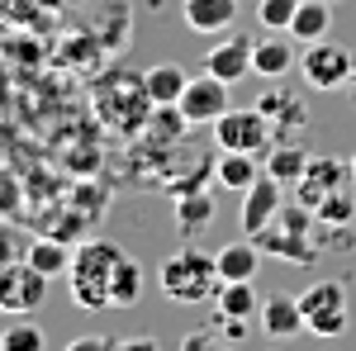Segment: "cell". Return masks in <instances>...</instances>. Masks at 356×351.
Listing matches in <instances>:
<instances>
[{"label":"cell","mask_w":356,"mask_h":351,"mask_svg":"<svg viewBox=\"0 0 356 351\" xmlns=\"http://www.w3.org/2000/svg\"><path fill=\"white\" fill-rule=\"evenodd\" d=\"M129 252L110 238H95V243H86L76 256H72V266H67V280H72V304L76 309H90V313H100V309H110V285H114V270L124 261Z\"/></svg>","instance_id":"6da1fadb"},{"label":"cell","mask_w":356,"mask_h":351,"mask_svg":"<svg viewBox=\"0 0 356 351\" xmlns=\"http://www.w3.org/2000/svg\"><path fill=\"white\" fill-rule=\"evenodd\" d=\"M157 285L171 304H200V299H214L219 295V261L200 247H181L171 252L162 266H157Z\"/></svg>","instance_id":"7a4b0ae2"},{"label":"cell","mask_w":356,"mask_h":351,"mask_svg":"<svg viewBox=\"0 0 356 351\" xmlns=\"http://www.w3.org/2000/svg\"><path fill=\"white\" fill-rule=\"evenodd\" d=\"M95 105L105 114V124L119 129V133H138L147 119H152V100H147V85H143V72L138 76H124V81H105Z\"/></svg>","instance_id":"3957f363"},{"label":"cell","mask_w":356,"mask_h":351,"mask_svg":"<svg viewBox=\"0 0 356 351\" xmlns=\"http://www.w3.org/2000/svg\"><path fill=\"white\" fill-rule=\"evenodd\" d=\"M300 309H304V327L314 337H337L352 323V299H347L342 280H314L300 295Z\"/></svg>","instance_id":"277c9868"},{"label":"cell","mask_w":356,"mask_h":351,"mask_svg":"<svg viewBox=\"0 0 356 351\" xmlns=\"http://www.w3.org/2000/svg\"><path fill=\"white\" fill-rule=\"evenodd\" d=\"M48 304V275L33 270L29 261H10L0 266V313L10 318H29Z\"/></svg>","instance_id":"5b68a950"},{"label":"cell","mask_w":356,"mask_h":351,"mask_svg":"<svg viewBox=\"0 0 356 351\" xmlns=\"http://www.w3.org/2000/svg\"><path fill=\"white\" fill-rule=\"evenodd\" d=\"M271 138H275L271 119L257 105L228 109L219 124H214V142H219L223 152H271Z\"/></svg>","instance_id":"8992f818"},{"label":"cell","mask_w":356,"mask_h":351,"mask_svg":"<svg viewBox=\"0 0 356 351\" xmlns=\"http://www.w3.org/2000/svg\"><path fill=\"white\" fill-rule=\"evenodd\" d=\"M300 76L309 90H342L352 81V53L332 38H318V43H304L300 57Z\"/></svg>","instance_id":"52a82bcc"},{"label":"cell","mask_w":356,"mask_h":351,"mask_svg":"<svg viewBox=\"0 0 356 351\" xmlns=\"http://www.w3.org/2000/svg\"><path fill=\"white\" fill-rule=\"evenodd\" d=\"M176 109L186 114V124H219L223 114L233 109V100H228V81L200 72V76H191V85L181 90Z\"/></svg>","instance_id":"ba28073f"},{"label":"cell","mask_w":356,"mask_h":351,"mask_svg":"<svg viewBox=\"0 0 356 351\" xmlns=\"http://www.w3.org/2000/svg\"><path fill=\"white\" fill-rule=\"evenodd\" d=\"M280 204H285L280 181L261 171V176H257V181L243 190V233H247V238H261L275 218H280Z\"/></svg>","instance_id":"9c48e42d"},{"label":"cell","mask_w":356,"mask_h":351,"mask_svg":"<svg viewBox=\"0 0 356 351\" xmlns=\"http://www.w3.org/2000/svg\"><path fill=\"white\" fill-rule=\"evenodd\" d=\"M352 186V162H337V157H309V171L300 181V204L304 209H318V199L332 190Z\"/></svg>","instance_id":"30bf717a"},{"label":"cell","mask_w":356,"mask_h":351,"mask_svg":"<svg viewBox=\"0 0 356 351\" xmlns=\"http://www.w3.org/2000/svg\"><path fill=\"white\" fill-rule=\"evenodd\" d=\"M214 309H219V323L228 327L233 337H243L247 318L261 313V299H257V290H252V280H223L219 295H214Z\"/></svg>","instance_id":"8fae6325"},{"label":"cell","mask_w":356,"mask_h":351,"mask_svg":"<svg viewBox=\"0 0 356 351\" xmlns=\"http://www.w3.org/2000/svg\"><path fill=\"white\" fill-rule=\"evenodd\" d=\"M261 327H266V337H275V342H290V337H300V332H309L304 327V309H300V295H266L261 299Z\"/></svg>","instance_id":"7c38bea8"},{"label":"cell","mask_w":356,"mask_h":351,"mask_svg":"<svg viewBox=\"0 0 356 351\" xmlns=\"http://www.w3.org/2000/svg\"><path fill=\"white\" fill-rule=\"evenodd\" d=\"M204 72L219 76V81H228V85H238L243 76H252V43H247L243 33L214 43V48L204 53Z\"/></svg>","instance_id":"4fadbf2b"},{"label":"cell","mask_w":356,"mask_h":351,"mask_svg":"<svg viewBox=\"0 0 356 351\" xmlns=\"http://www.w3.org/2000/svg\"><path fill=\"white\" fill-rule=\"evenodd\" d=\"M295 67H300V57H295V48H290V33H271V28H266V38L252 43V76L280 81V76L295 72Z\"/></svg>","instance_id":"5bb4252c"},{"label":"cell","mask_w":356,"mask_h":351,"mask_svg":"<svg viewBox=\"0 0 356 351\" xmlns=\"http://www.w3.org/2000/svg\"><path fill=\"white\" fill-rule=\"evenodd\" d=\"M252 243L261 247V252H275V256H285L290 266H314L318 261V247L309 243V233H290V228H280L271 223L261 238H252Z\"/></svg>","instance_id":"9a60e30c"},{"label":"cell","mask_w":356,"mask_h":351,"mask_svg":"<svg viewBox=\"0 0 356 351\" xmlns=\"http://www.w3.org/2000/svg\"><path fill=\"white\" fill-rule=\"evenodd\" d=\"M181 15H186V24L195 33H223L238 19V0H186Z\"/></svg>","instance_id":"2e32d148"},{"label":"cell","mask_w":356,"mask_h":351,"mask_svg":"<svg viewBox=\"0 0 356 351\" xmlns=\"http://www.w3.org/2000/svg\"><path fill=\"white\" fill-rule=\"evenodd\" d=\"M143 85H147V100H152V105H176L181 90L191 85V76H186V67H176V62H157V67L143 72Z\"/></svg>","instance_id":"e0dca14e"},{"label":"cell","mask_w":356,"mask_h":351,"mask_svg":"<svg viewBox=\"0 0 356 351\" xmlns=\"http://www.w3.org/2000/svg\"><path fill=\"white\" fill-rule=\"evenodd\" d=\"M257 109L271 119L275 133H300L304 124H309V114L300 109V100H295V95H285V90H275V85L261 95V100H257Z\"/></svg>","instance_id":"ac0fdd59"},{"label":"cell","mask_w":356,"mask_h":351,"mask_svg":"<svg viewBox=\"0 0 356 351\" xmlns=\"http://www.w3.org/2000/svg\"><path fill=\"white\" fill-rule=\"evenodd\" d=\"M328 28H332V0H300V10L290 19V38L318 43V38H328Z\"/></svg>","instance_id":"d6986e66"},{"label":"cell","mask_w":356,"mask_h":351,"mask_svg":"<svg viewBox=\"0 0 356 351\" xmlns=\"http://www.w3.org/2000/svg\"><path fill=\"white\" fill-rule=\"evenodd\" d=\"M304 171H309V147L300 142H275L266 152V176H275L280 186H300Z\"/></svg>","instance_id":"ffe728a7"},{"label":"cell","mask_w":356,"mask_h":351,"mask_svg":"<svg viewBox=\"0 0 356 351\" xmlns=\"http://www.w3.org/2000/svg\"><path fill=\"white\" fill-rule=\"evenodd\" d=\"M214 261H219V280H252L257 266H261V247L252 243H228L223 252H214Z\"/></svg>","instance_id":"44dd1931"},{"label":"cell","mask_w":356,"mask_h":351,"mask_svg":"<svg viewBox=\"0 0 356 351\" xmlns=\"http://www.w3.org/2000/svg\"><path fill=\"white\" fill-rule=\"evenodd\" d=\"M214 176H219L223 190H247L257 176H261V166H257V152H223L219 166H214Z\"/></svg>","instance_id":"7402d4cb"},{"label":"cell","mask_w":356,"mask_h":351,"mask_svg":"<svg viewBox=\"0 0 356 351\" xmlns=\"http://www.w3.org/2000/svg\"><path fill=\"white\" fill-rule=\"evenodd\" d=\"M209 218H214V199H209L204 190L181 195V204H176V223H181V233H186V238L204 233V228H209Z\"/></svg>","instance_id":"603a6c76"},{"label":"cell","mask_w":356,"mask_h":351,"mask_svg":"<svg viewBox=\"0 0 356 351\" xmlns=\"http://www.w3.org/2000/svg\"><path fill=\"white\" fill-rule=\"evenodd\" d=\"M138 295H143V270H138L134 256H124L119 270H114V285H110V309H134Z\"/></svg>","instance_id":"cb8c5ba5"},{"label":"cell","mask_w":356,"mask_h":351,"mask_svg":"<svg viewBox=\"0 0 356 351\" xmlns=\"http://www.w3.org/2000/svg\"><path fill=\"white\" fill-rule=\"evenodd\" d=\"M24 261H29L33 270H43L48 280H53V275H62V270L72 266V256H67V247L57 243V238H38V243H29Z\"/></svg>","instance_id":"d4e9b609"},{"label":"cell","mask_w":356,"mask_h":351,"mask_svg":"<svg viewBox=\"0 0 356 351\" xmlns=\"http://www.w3.org/2000/svg\"><path fill=\"white\" fill-rule=\"evenodd\" d=\"M356 204H352V190H332V195H323L318 199V209H314V218H318V228H342V223H352Z\"/></svg>","instance_id":"484cf974"},{"label":"cell","mask_w":356,"mask_h":351,"mask_svg":"<svg viewBox=\"0 0 356 351\" xmlns=\"http://www.w3.org/2000/svg\"><path fill=\"white\" fill-rule=\"evenodd\" d=\"M48 347V332L33 323H10L0 332V351H43Z\"/></svg>","instance_id":"4316f807"},{"label":"cell","mask_w":356,"mask_h":351,"mask_svg":"<svg viewBox=\"0 0 356 351\" xmlns=\"http://www.w3.org/2000/svg\"><path fill=\"white\" fill-rule=\"evenodd\" d=\"M295 10H300V0H261L257 5V19H261V28H271V33H290Z\"/></svg>","instance_id":"83f0119b"},{"label":"cell","mask_w":356,"mask_h":351,"mask_svg":"<svg viewBox=\"0 0 356 351\" xmlns=\"http://www.w3.org/2000/svg\"><path fill=\"white\" fill-rule=\"evenodd\" d=\"M181 351H233V347H228L223 337H214V332H186Z\"/></svg>","instance_id":"f1b7e54d"},{"label":"cell","mask_w":356,"mask_h":351,"mask_svg":"<svg viewBox=\"0 0 356 351\" xmlns=\"http://www.w3.org/2000/svg\"><path fill=\"white\" fill-rule=\"evenodd\" d=\"M67 351H119V342H114L110 332H86V337H76Z\"/></svg>","instance_id":"f546056e"},{"label":"cell","mask_w":356,"mask_h":351,"mask_svg":"<svg viewBox=\"0 0 356 351\" xmlns=\"http://www.w3.org/2000/svg\"><path fill=\"white\" fill-rule=\"evenodd\" d=\"M10 261H15V228L0 223V266H10Z\"/></svg>","instance_id":"4dcf8cb0"},{"label":"cell","mask_w":356,"mask_h":351,"mask_svg":"<svg viewBox=\"0 0 356 351\" xmlns=\"http://www.w3.org/2000/svg\"><path fill=\"white\" fill-rule=\"evenodd\" d=\"M119 351H157V337H147V332H138V337H124Z\"/></svg>","instance_id":"1f68e13d"},{"label":"cell","mask_w":356,"mask_h":351,"mask_svg":"<svg viewBox=\"0 0 356 351\" xmlns=\"http://www.w3.org/2000/svg\"><path fill=\"white\" fill-rule=\"evenodd\" d=\"M347 85H352V95H356V53H352V81H347Z\"/></svg>","instance_id":"d6a6232c"},{"label":"cell","mask_w":356,"mask_h":351,"mask_svg":"<svg viewBox=\"0 0 356 351\" xmlns=\"http://www.w3.org/2000/svg\"><path fill=\"white\" fill-rule=\"evenodd\" d=\"M352 181H356V152H352Z\"/></svg>","instance_id":"836d02e7"}]
</instances>
